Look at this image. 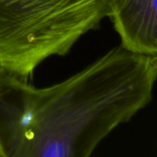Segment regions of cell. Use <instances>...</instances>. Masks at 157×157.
Masks as SVG:
<instances>
[{
    "label": "cell",
    "mask_w": 157,
    "mask_h": 157,
    "mask_svg": "<svg viewBox=\"0 0 157 157\" xmlns=\"http://www.w3.org/2000/svg\"><path fill=\"white\" fill-rule=\"evenodd\" d=\"M0 157H6V151L1 139H0Z\"/></svg>",
    "instance_id": "4"
},
{
    "label": "cell",
    "mask_w": 157,
    "mask_h": 157,
    "mask_svg": "<svg viewBox=\"0 0 157 157\" xmlns=\"http://www.w3.org/2000/svg\"><path fill=\"white\" fill-rule=\"evenodd\" d=\"M108 0H0V67L23 78L66 56L107 17Z\"/></svg>",
    "instance_id": "2"
},
{
    "label": "cell",
    "mask_w": 157,
    "mask_h": 157,
    "mask_svg": "<svg viewBox=\"0 0 157 157\" xmlns=\"http://www.w3.org/2000/svg\"><path fill=\"white\" fill-rule=\"evenodd\" d=\"M157 56L118 45L61 82L36 88L0 67L6 157H91L152 98Z\"/></svg>",
    "instance_id": "1"
},
{
    "label": "cell",
    "mask_w": 157,
    "mask_h": 157,
    "mask_svg": "<svg viewBox=\"0 0 157 157\" xmlns=\"http://www.w3.org/2000/svg\"><path fill=\"white\" fill-rule=\"evenodd\" d=\"M107 17L125 49L157 56V0H108Z\"/></svg>",
    "instance_id": "3"
}]
</instances>
